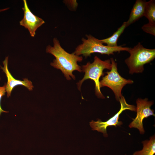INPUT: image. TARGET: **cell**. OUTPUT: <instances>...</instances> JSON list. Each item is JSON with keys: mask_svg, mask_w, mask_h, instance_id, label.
<instances>
[{"mask_svg": "<svg viewBox=\"0 0 155 155\" xmlns=\"http://www.w3.org/2000/svg\"><path fill=\"white\" fill-rule=\"evenodd\" d=\"M87 38H82V43L75 48L73 53L77 55H82L85 57H90L92 54L98 53L108 55H113L114 53L121 51H128L130 48L118 46L112 47L104 45L99 40L90 34L86 35Z\"/></svg>", "mask_w": 155, "mask_h": 155, "instance_id": "cell-3", "label": "cell"}, {"mask_svg": "<svg viewBox=\"0 0 155 155\" xmlns=\"http://www.w3.org/2000/svg\"><path fill=\"white\" fill-rule=\"evenodd\" d=\"M144 16L146 18L149 22L155 24V1L150 0L146 1Z\"/></svg>", "mask_w": 155, "mask_h": 155, "instance_id": "cell-13", "label": "cell"}, {"mask_svg": "<svg viewBox=\"0 0 155 155\" xmlns=\"http://www.w3.org/2000/svg\"><path fill=\"white\" fill-rule=\"evenodd\" d=\"M111 68L110 71L103 77L99 82L100 88L106 86L110 88L113 92L116 100L119 101L122 94L121 92L123 88L127 84H131L133 81L130 79H126L119 74L117 69V63L113 58L110 59Z\"/></svg>", "mask_w": 155, "mask_h": 155, "instance_id": "cell-5", "label": "cell"}, {"mask_svg": "<svg viewBox=\"0 0 155 155\" xmlns=\"http://www.w3.org/2000/svg\"><path fill=\"white\" fill-rule=\"evenodd\" d=\"M126 27V22H124L117 30L110 37L105 39L100 40L103 44H105L106 46L112 47L117 46V42L118 39L122 34Z\"/></svg>", "mask_w": 155, "mask_h": 155, "instance_id": "cell-12", "label": "cell"}, {"mask_svg": "<svg viewBox=\"0 0 155 155\" xmlns=\"http://www.w3.org/2000/svg\"><path fill=\"white\" fill-rule=\"evenodd\" d=\"M111 68L110 59L103 61L97 56H95L92 63L88 62L86 65L82 66V71L84 72L85 74L83 78L77 83L78 89L80 91L83 82L86 80L91 79L93 80L95 83V91L96 96L99 98H104L105 97L100 90L99 79L101 76L103 75L104 69H107L110 70Z\"/></svg>", "mask_w": 155, "mask_h": 155, "instance_id": "cell-2", "label": "cell"}, {"mask_svg": "<svg viewBox=\"0 0 155 155\" xmlns=\"http://www.w3.org/2000/svg\"><path fill=\"white\" fill-rule=\"evenodd\" d=\"M119 102L121 104V108L119 111L112 117L105 122L102 121L98 119L97 121L92 120L90 122V125L92 130H96L103 133L105 137H108L106 129L108 126H114L116 127L120 126L122 124L121 121H119V115L123 111L126 110L136 111V107L134 105L128 104L124 96L122 94Z\"/></svg>", "mask_w": 155, "mask_h": 155, "instance_id": "cell-6", "label": "cell"}, {"mask_svg": "<svg viewBox=\"0 0 155 155\" xmlns=\"http://www.w3.org/2000/svg\"><path fill=\"white\" fill-rule=\"evenodd\" d=\"M24 6L22 8L24 11L23 18L19 22L20 25L27 29L30 36L34 37L37 29L45 23L41 18L38 17L31 11L28 7L27 1L23 0Z\"/></svg>", "mask_w": 155, "mask_h": 155, "instance_id": "cell-8", "label": "cell"}, {"mask_svg": "<svg viewBox=\"0 0 155 155\" xmlns=\"http://www.w3.org/2000/svg\"><path fill=\"white\" fill-rule=\"evenodd\" d=\"M8 57H5L3 63V67L0 66L1 68L5 74L7 81L5 85L6 91L7 92V97L11 96V91L13 88L18 85H21L26 87L29 90H32L34 88L32 82L28 79L25 78L23 81L15 79L9 71L8 67Z\"/></svg>", "mask_w": 155, "mask_h": 155, "instance_id": "cell-9", "label": "cell"}, {"mask_svg": "<svg viewBox=\"0 0 155 155\" xmlns=\"http://www.w3.org/2000/svg\"><path fill=\"white\" fill-rule=\"evenodd\" d=\"M64 3L68 7L73 10H75L78 6V3L76 0H65Z\"/></svg>", "mask_w": 155, "mask_h": 155, "instance_id": "cell-15", "label": "cell"}, {"mask_svg": "<svg viewBox=\"0 0 155 155\" xmlns=\"http://www.w3.org/2000/svg\"><path fill=\"white\" fill-rule=\"evenodd\" d=\"M6 92L5 90V85L3 86H0V115L2 113H7L8 112L3 110L1 108V101L2 96L5 95Z\"/></svg>", "mask_w": 155, "mask_h": 155, "instance_id": "cell-16", "label": "cell"}, {"mask_svg": "<svg viewBox=\"0 0 155 155\" xmlns=\"http://www.w3.org/2000/svg\"><path fill=\"white\" fill-rule=\"evenodd\" d=\"M146 1L145 0H137L131 11L128 20L126 22V27L144 16Z\"/></svg>", "mask_w": 155, "mask_h": 155, "instance_id": "cell-10", "label": "cell"}, {"mask_svg": "<svg viewBox=\"0 0 155 155\" xmlns=\"http://www.w3.org/2000/svg\"><path fill=\"white\" fill-rule=\"evenodd\" d=\"M142 149L135 152L133 155H154L155 153V137L154 135L150 137L149 140L142 142Z\"/></svg>", "mask_w": 155, "mask_h": 155, "instance_id": "cell-11", "label": "cell"}, {"mask_svg": "<svg viewBox=\"0 0 155 155\" xmlns=\"http://www.w3.org/2000/svg\"><path fill=\"white\" fill-rule=\"evenodd\" d=\"M137 115L135 118L129 125L130 128L137 129L141 134H144L145 130L143 127V121L145 118L150 116H155L154 111L151 109L154 104L152 101H148V98L144 99L138 98L136 101Z\"/></svg>", "mask_w": 155, "mask_h": 155, "instance_id": "cell-7", "label": "cell"}, {"mask_svg": "<svg viewBox=\"0 0 155 155\" xmlns=\"http://www.w3.org/2000/svg\"><path fill=\"white\" fill-rule=\"evenodd\" d=\"M142 29L144 32L155 36V24L148 22L144 24L142 27Z\"/></svg>", "mask_w": 155, "mask_h": 155, "instance_id": "cell-14", "label": "cell"}, {"mask_svg": "<svg viewBox=\"0 0 155 155\" xmlns=\"http://www.w3.org/2000/svg\"><path fill=\"white\" fill-rule=\"evenodd\" d=\"M128 52L130 56L125 62L129 68V73L131 74L142 73L144 65L155 58V49L145 48L140 42L133 48H130Z\"/></svg>", "mask_w": 155, "mask_h": 155, "instance_id": "cell-4", "label": "cell"}, {"mask_svg": "<svg viewBox=\"0 0 155 155\" xmlns=\"http://www.w3.org/2000/svg\"><path fill=\"white\" fill-rule=\"evenodd\" d=\"M9 8H6L4 9H0V12L7 10Z\"/></svg>", "mask_w": 155, "mask_h": 155, "instance_id": "cell-17", "label": "cell"}, {"mask_svg": "<svg viewBox=\"0 0 155 155\" xmlns=\"http://www.w3.org/2000/svg\"><path fill=\"white\" fill-rule=\"evenodd\" d=\"M53 46L48 45L46 51L55 57L50 63L51 66L61 70L66 79L69 80L71 77L75 80V77L73 74L74 71L81 72V67L78 64L83 60V57L76 55L73 53H69L61 46L60 42L56 38L53 39Z\"/></svg>", "mask_w": 155, "mask_h": 155, "instance_id": "cell-1", "label": "cell"}, {"mask_svg": "<svg viewBox=\"0 0 155 155\" xmlns=\"http://www.w3.org/2000/svg\"><path fill=\"white\" fill-rule=\"evenodd\" d=\"M125 155H126V154H125Z\"/></svg>", "mask_w": 155, "mask_h": 155, "instance_id": "cell-18", "label": "cell"}]
</instances>
